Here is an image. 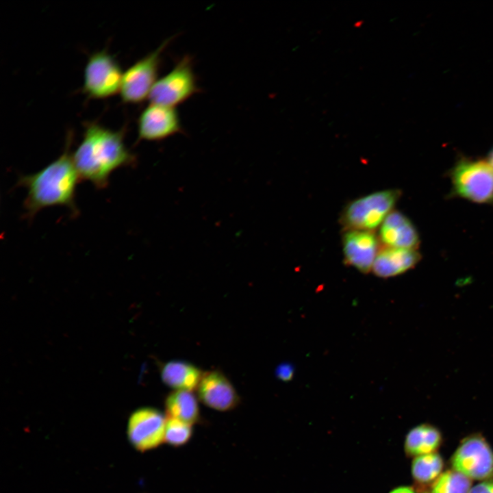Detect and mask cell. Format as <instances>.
<instances>
[{
  "label": "cell",
  "instance_id": "1",
  "mask_svg": "<svg viewBox=\"0 0 493 493\" xmlns=\"http://www.w3.org/2000/svg\"><path fill=\"white\" fill-rule=\"evenodd\" d=\"M72 157L81 180L90 182L99 190L108 186L114 170L136 164V156L126 147L123 131L94 123L86 127L82 140Z\"/></svg>",
  "mask_w": 493,
  "mask_h": 493
},
{
  "label": "cell",
  "instance_id": "2",
  "mask_svg": "<svg viewBox=\"0 0 493 493\" xmlns=\"http://www.w3.org/2000/svg\"><path fill=\"white\" fill-rule=\"evenodd\" d=\"M71 141L58 158L39 171L21 175L16 186L27 190L23 207L27 219H31L41 210L53 206H64L76 216V189L81 180L70 153Z\"/></svg>",
  "mask_w": 493,
  "mask_h": 493
},
{
  "label": "cell",
  "instance_id": "3",
  "mask_svg": "<svg viewBox=\"0 0 493 493\" xmlns=\"http://www.w3.org/2000/svg\"><path fill=\"white\" fill-rule=\"evenodd\" d=\"M401 194L399 189L376 191L348 203L340 216L344 230L374 231L393 211Z\"/></svg>",
  "mask_w": 493,
  "mask_h": 493
},
{
  "label": "cell",
  "instance_id": "4",
  "mask_svg": "<svg viewBox=\"0 0 493 493\" xmlns=\"http://www.w3.org/2000/svg\"><path fill=\"white\" fill-rule=\"evenodd\" d=\"M450 178L455 195L493 205V169L488 162L462 159L451 170Z\"/></svg>",
  "mask_w": 493,
  "mask_h": 493
},
{
  "label": "cell",
  "instance_id": "5",
  "mask_svg": "<svg viewBox=\"0 0 493 493\" xmlns=\"http://www.w3.org/2000/svg\"><path fill=\"white\" fill-rule=\"evenodd\" d=\"M199 91L192 58L185 55L157 80L149 99L151 103L175 108Z\"/></svg>",
  "mask_w": 493,
  "mask_h": 493
},
{
  "label": "cell",
  "instance_id": "6",
  "mask_svg": "<svg viewBox=\"0 0 493 493\" xmlns=\"http://www.w3.org/2000/svg\"><path fill=\"white\" fill-rule=\"evenodd\" d=\"M171 40L170 38L163 41L154 51L138 60L123 73L119 93L124 103H139L149 99L157 80L162 54Z\"/></svg>",
  "mask_w": 493,
  "mask_h": 493
},
{
  "label": "cell",
  "instance_id": "7",
  "mask_svg": "<svg viewBox=\"0 0 493 493\" xmlns=\"http://www.w3.org/2000/svg\"><path fill=\"white\" fill-rule=\"evenodd\" d=\"M123 72L106 51L92 54L84 73V91L92 99H106L120 92Z\"/></svg>",
  "mask_w": 493,
  "mask_h": 493
},
{
  "label": "cell",
  "instance_id": "8",
  "mask_svg": "<svg viewBox=\"0 0 493 493\" xmlns=\"http://www.w3.org/2000/svg\"><path fill=\"white\" fill-rule=\"evenodd\" d=\"M166 418L153 407H141L134 411L127 425V437L132 447L145 453L164 444Z\"/></svg>",
  "mask_w": 493,
  "mask_h": 493
},
{
  "label": "cell",
  "instance_id": "9",
  "mask_svg": "<svg viewBox=\"0 0 493 493\" xmlns=\"http://www.w3.org/2000/svg\"><path fill=\"white\" fill-rule=\"evenodd\" d=\"M455 470L470 479H485L493 477V451L481 435L465 438L452 457Z\"/></svg>",
  "mask_w": 493,
  "mask_h": 493
},
{
  "label": "cell",
  "instance_id": "10",
  "mask_svg": "<svg viewBox=\"0 0 493 493\" xmlns=\"http://www.w3.org/2000/svg\"><path fill=\"white\" fill-rule=\"evenodd\" d=\"M379 242L373 231L344 230L342 236L344 263L363 274H368L380 249Z\"/></svg>",
  "mask_w": 493,
  "mask_h": 493
},
{
  "label": "cell",
  "instance_id": "11",
  "mask_svg": "<svg viewBox=\"0 0 493 493\" xmlns=\"http://www.w3.org/2000/svg\"><path fill=\"white\" fill-rule=\"evenodd\" d=\"M181 131L180 118L175 108L150 103L138 118L139 140H162Z\"/></svg>",
  "mask_w": 493,
  "mask_h": 493
},
{
  "label": "cell",
  "instance_id": "12",
  "mask_svg": "<svg viewBox=\"0 0 493 493\" xmlns=\"http://www.w3.org/2000/svg\"><path fill=\"white\" fill-rule=\"evenodd\" d=\"M197 389L201 403L214 410L230 411L240 403V396L233 384L218 370L203 373Z\"/></svg>",
  "mask_w": 493,
  "mask_h": 493
},
{
  "label": "cell",
  "instance_id": "13",
  "mask_svg": "<svg viewBox=\"0 0 493 493\" xmlns=\"http://www.w3.org/2000/svg\"><path fill=\"white\" fill-rule=\"evenodd\" d=\"M378 237L384 246L416 249L420 240L411 220L402 212L393 210L379 227Z\"/></svg>",
  "mask_w": 493,
  "mask_h": 493
},
{
  "label": "cell",
  "instance_id": "14",
  "mask_svg": "<svg viewBox=\"0 0 493 493\" xmlns=\"http://www.w3.org/2000/svg\"><path fill=\"white\" fill-rule=\"evenodd\" d=\"M420 259L416 249L383 246L376 256L372 271L381 278L395 277L415 267Z\"/></svg>",
  "mask_w": 493,
  "mask_h": 493
},
{
  "label": "cell",
  "instance_id": "15",
  "mask_svg": "<svg viewBox=\"0 0 493 493\" xmlns=\"http://www.w3.org/2000/svg\"><path fill=\"white\" fill-rule=\"evenodd\" d=\"M203 374L193 364L177 360L166 363L161 369L163 382L176 390L192 392L197 388Z\"/></svg>",
  "mask_w": 493,
  "mask_h": 493
},
{
  "label": "cell",
  "instance_id": "16",
  "mask_svg": "<svg viewBox=\"0 0 493 493\" xmlns=\"http://www.w3.org/2000/svg\"><path fill=\"white\" fill-rule=\"evenodd\" d=\"M167 418L181 420L190 425L198 423L201 419L197 399L190 391L175 390L165 400Z\"/></svg>",
  "mask_w": 493,
  "mask_h": 493
},
{
  "label": "cell",
  "instance_id": "17",
  "mask_svg": "<svg viewBox=\"0 0 493 493\" xmlns=\"http://www.w3.org/2000/svg\"><path fill=\"white\" fill-rule=\"evenodd\" d=\"M442 436L435 427L420 425L412 429L407 435L405 448L408 455H422L432 453L440 445Z\"/></svg>",
  "mask_w": 493,
  "mask_h": 493
},
{
  "label": "cell",
  "instance_id": "18",
  "mask_svg": "<svg viewBox=\"0 0 493 493\" xmlns=\"http://www.w3.org/2000/svg\"><path fill=\"white\" fill-rule=\"evenodd\" d=\"M443 468L441 456L435 453L416 457L412 466V473L416 481L422 484L435 481Z\"/></svg>",
  "mask_w": 493,
  "mask_h": 493
},
{
  "label": "cell",
  "instance_id": "19",
  "mask_svg": "<svg viewBox=\"0 0 493 493\" xmlns=\"http://www.w3.org/2000/svg\"><path fill=\"white\" fill-rule=\"evenodd\" d=\"M470 478L456 470H447L435 481L431 493H468Z\"/></svg>",
  "mask_w": 493,
  "mask_h": 493
},
{
  "label": "cell",
  "instance_id": "20",
  "mask_svg": "<svg viewBox=\"0 0 493 493\" xmlns=\"http://www.w3.org/2000/svg\"><path fill=\"white\" fill-rule=\"evenodd\" d=\"M194 433L193 425L181 420L167 418L164 443L168 445L178 448L188 444Z\"/></svg>",
  "mask_w": 493,
  "mask_h": 493
},
{
  "label": "cell",
  "instance_id": "21",
  "mask_svg": "<svg viewBox=\"0 0 493 493\" xmlns=\"http://www.w3.org/2000/svg\"><path fill=\"white\" fill-rule=\"evenodd\" d=\"M294 367L291 364H281L275 370L276 376L283 381H288L292 379L294 375Z\"/></svg>",
  "mask_w": 493,
  "mask_h": 493
},
{
  "label": "cell",
  "instance_id": "22",
  "mask_svg": "<svg viewBox=\"0 0 493 493\" xmlns=\"http://www.w3.org/2000/svg\"><path fill=\"white\" fill-rule=\"evenodd\" d=\"M468 493H493V479L477 484Z\"/></svg>",
  "mask_w": 493,
  "mask_h": 493
},
{
  "label": "cell",
  "instance_id": "23",
  "mask_svg": "<svg viewBox=\"0 0 493 493\" xmlns=\"http://www.w3.org/2000/svg\"><path fill=\"white\" fill-rule=\"evenodd\" d=\"M390 493H414V492L407 487H400L391 491Z\"/></svg>",
  "mask_w": 493,
  "mask_h": 493
},
{
  "label": "cell",
  "instance_id": "24",
  "mask_svg": "<svg viewBox=\"0 0 493 493\" xmlns=\"http://www.w3.org/2000/svg\"><path fill=\"white\" fill-rule=\"evenodd\" d=\"M487 162L493 169V149L489 153Z\"/></svg>",
  "mask_w": 493,
  "mask_h": 493
}]
</instances>
